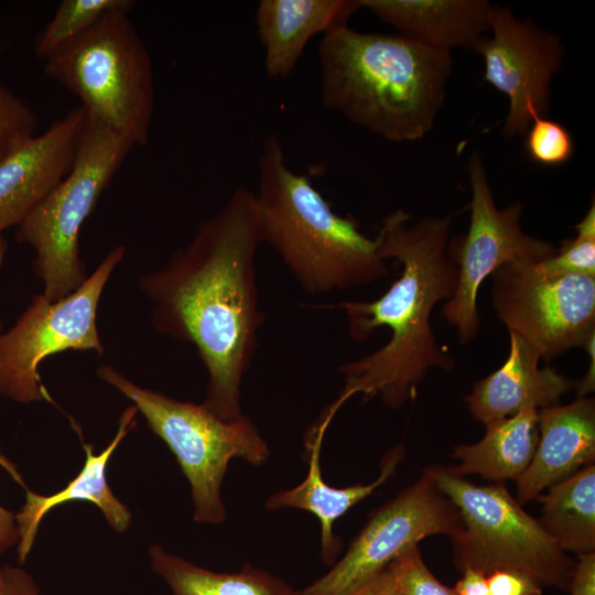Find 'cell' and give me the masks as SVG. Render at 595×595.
<instances>
[{"label": "cell", "mask_w": 595, "mask_h": 595, "mask_svg": "<svg viewBox=\"0 0 595 595\" xmlns=\"http://www.w3.org/2000/svg\"><path fill=\"white\" fill-rule=\"evenodd\" d=\"M349 595H402L393 569L389 564L382 572Z\"/></svg>", "instance_id": "32"}, {"label": "cell", "mask_w": 595, "mask_h": 595, "mask_svg": "<svg viewBox=\"0 0 595 595\" xmlns=\"http://www.w3.org/2000/svg\"><path fill=\"white\" fill-rule=\"evenodd\" d=\"M0 595H41V592L31 574L7 565L0 569Z\"/></svg>", "instance_id": "30"}, {"label": "cell", "mask_w": 595, "mask_h": 595, "mask_svg": "<svg viewBox=\"0 0 595 595\" xmlns=\"http://www.w3.org/2000/svg\"><path fill=\"white\" fill-rule=\"evenodd\" d=\"M390 564L402 595H456L429 570L418 545L404 550Z\"/></svg>", "instance_id": "28"}, {"label": "cell", "mask_w": 595, "mask_h": 595, "mask_svg": "<svg viewBox=\"0 0 595 595\" xmlns=\"http://www.w3.org/2000/svg\"><path fill=\"white\" fill-rule=\"evenodd\" d=\"M97 376L133 403L151 431L174 454L191 486L194 520L223 523L227 510L220 488L229 462L240 458L259 467L270 456L255 423L245 414L236 421H224L203 403L180 401L142 388L111 365L99 366Z\"/></svg>", "instance_id": "7"}, {"label": "cell", "mask_w": 595, "mask_h": 595, "mask_svg": "<svg viewBox=\"0 0 595 595\" xmlns=\"http://www.w3.org/2000/svg\"><path fill=\"white\" fill-rule=\"evenodd\" d=\"M7 250H8V244H7V240L3 238L2 235H0V267L2 266L3 263V260H4V256L7 253ZM2 332V325H1V321H0V333Z\"/></svg>", "instance_id": "35"}, {"label": "cell", "mask_w": 595, "mask_h": 595, "mask_svg": "<svg viewBox=\"0 0 595 595\" xmlns=\"http://www.w3.org/2000/svg\"><path fill=\"white\" fill-rule=\"evenodd\" d=\"M323 104L392 142L423 139L445 100L452 53L339 25L318 47Z\"/></svg>", "instance_id": "3"}, {"label": "cell", "mask_w": 595, "mask_h": 595, "mask_svg": "<svg viewBox=\"0 0 595 595\" xmlns=\"http://www.w3.org/2000/svg\"><path fill=\"white\" fill-rule=\"evenodd\" d=\"M424 472L459 513L461 528L451 538L457 570H513L569 592L575 564L504 483L478 486L442 465Z\"/></svg>", "instance_id": "6"}, {"label": "cell", "mask_w": 595, "mask_h": 595, "mask_svg": "<svg viewBox=\"0 0 595 595\" xmlns=\"http://www.w3.org/2000/svg\"><path fill=\"white\" fill-rule=\"evenodd\" d=\"M262 242L255 193L237 188L164 268L139 279L155 331L196 348L207 372L203 404L224 421L244 415L241 383L263 324L256 275Z\"/></svg>", "instance_id": "1"}, {"label": "cell", "mask_w": 595, "mask_h": 595, "mask_svg": "<svg viewBox=\"0 0 595 595\" xmlns=\"http://www.w3.org/2000/svg\"><path fill=\"white\" fill-rule=\"evenodd\" d=\"M489 31L473 51L483 57L484 80L508 97L502 136H524L533 113H549L551 83L564 61L562 40L499 4H493Z\"/></svg>", "instance_id": "13"}, {"label": "cell", "mask_w": 595, "mask_h": 595, "mask_svg": "<svg viewBox=\"0 0 595 595\" xmlns=\"http://www.w3.org/2000/svg\"><path fill=\"white\" fill-rule=\"evenodd\" d=\"M459 528L457 509L424 472L376 509L343 558L326 574L301 589V595H349L408 548L434 534L453 538Z\"/></svg>", "instance_id": "12"}, {"label": "cell", "mask_w": 595, "mask_h": 595, "mask_svg": "<svg viewBox=\"0 0 595 595\" xmlns=\"http://www.w3.org/2000/svg\"><path fill=\"white\" fill-rule=\"evenodd\" d=\"M489 595H542V586L531 576L513 570H496L486 575Z\"/></svg>", "instance_id": "29"}, {"label": "cell", "mask_w": 595, "mask_h": 595, "mask_svg": "<svg viewBox=\"0 0 595 595\" xmlns=\"http://www.w3.org/2000/svg\"><path fill=\"white\" fill-rule=\"evenodd\" d=\"M410 220V214L397 209L382 219L375 237L380 257L401 266L399 278L381 296L321 306L344 310L355 342L367 340L380 327L390 331L382 347L339 367L344 388L331 404L337 411L356 394L364 401L379 396L387 407L398 409L415 399L430 369H454L431 323L435 305L448 301L457 285V267L448 253L452 217Z\"/></svg>", "instance_id": "2"}, {"label": "cell", "mask_w": 595, "mask_h": 595, "mask_svg": "<svg viewBox=\"0 0 595 595\" xmlns=\"http://www.w3.org/2000/svg\"><path fill=\"white\" fill-rule=\"evenodd\" d=\"M151 567L170 587L172 595H301L279 576L244 564L234 573L214 572L170 554L159 545L149 549Z\"/></svg>", "instance_id": "22"}, {"label": "cell", "mask_w": 595, "mask_h": 595, "mask_svg": "<svg viewBox=\"0 0 595 595\" xmlns=\"http://www.w3.org/2000/svg\"><path fill=\"white\" fill-rule=\"evenodd\" d=\"M524 145L530 159L544 166L562 165L574 153L573 138L567 129L537 113L531 116Z\"/></svg>", "instance_id": "26"}, {"label": "cell", "mask_w": 595, "mask_h": 595, "mask_svg": "<svg viewBox=\"0 0 595 595\" xmlns=\"http://www.w3.org/2000/svg\"><path fill=\"white\" fill-rule=\"evenodd\" d=\"M467 169L470 220L467 232L448 242V253L457 267V285L442 310V316L455 328L463 345L472 343L479 334L477 298L485 279L507 263L539 262L556 249L551 242L522 230L523 204L520 201L504 208L496 205L478 152L469 155Z\"/></svg>", "instance_id": "10"}, {"label": "cell", "mask_w": 595, "mask_h": 595, "mask_svg": "<svg viewBox=\"0 0 595 595\" xmlns=\"http://www.w3.org/2000/svg\"><path fill=\"white\" fill-rule=\"evenodd\" d=\"M137 412L133 404L125 410L115 437L100 454L96 455L91 445L83 444L86 453L85 464L79 474L64 489L51 496H42L26 490V501L15 516L20 540L19 562H24L29 555L43 517L54 507L64 502L73 500L93 502L102 511L113 530L122 532L128 529L131 513L109 487L106 467L121 440L134 426Z\"/></svg>", "instance_id": "20"}, {"label": "cell", "mask_w": 595, "mask_h": 595, "mask_svg": "<svg viewBox=\"0 0 595 595\" xmlns=\"http://www.w3.org/2000/svg\"><path fill=\"white\" fill-rule=\"evenodd\" d=\"M328 425L327 422L318 420L306 434L309 472L304 480L293 488L270 495L264 506L272 511L295 508L313 513L321 523V559L325 564L333 565L342 550V540L334 533V523L394 474L404 458L405 448L398 444L385 454L380 473L374 482L336 488L323 479L320 464L323 439Z\"/></svg>", "instance_id": "17"}, {"label": "cell", "mask_w": 595, "mask_h": 595, "mask_svg": "<svg viewBox=\"0 0 595 595\" xmlns=\"http://www.w3.org/2000/svg\"><path fill=\"white\" fill-rule=\"evenodd\" d=\"M403 36L451 52L473 50L489 31L493 4L487 0H359Z\"/></svg>", "instance_id": "19"}, {"label": "cell", "mask_w": 595, "mask_h": 595, "mask_svg": "<svg viewBox=\"0 0 595 595\" xmlns=\"http://www.w3.org/2000/svg\"><path fill=\"white\" fill-rule=\"evenodd\" d=\"M589 358V365L586 374L577 380V398L588 397L595 389V336L592 337L583 348Z\"/></svg>", "instance_id": "34"}, {"label": "cell", "mask_w": 595, "mask_h": 595, "mask_svg": "<svg viewBox=\"0 0 595 595\" xmlns=\"http://www.w3.org/2000/svg\"><path fill=\"white\" fill-rule=\"evenodd\" d=\"M134 6L132 0H63L36 40L37 56L46 57L56 47L88 29L106 12H129Z\"/></svg>", "instance_id": "24"}, {"label": "cell", "mask_w": 595, "mask_h": 595, "mask_svg": "<svg viewBox=\"0 0 595 595\" xmlns=\"http://www.w3.org/2000/svg\"><path fill=\"white\" fill-rule=\"evenodd\" d=\"M569 592L570 595H595V552L578 555Z\"/></svg>", "instance_id": "31"}, {"label": "cell", "mask_w": 595, "mask_h": 595, "mask_svg": "<svg viewBox=\"0 0 595 595\" xmlns=\"http://www.w3.org/2000/svg\"><path fill=\"white\" fill-rule=\"evenodd\" d=\"M509 334L505 363L476 381L464 397L473 419L486 424L512 416L523 409L537 410L560 403L563 394L576 388L573 380L551 366L540 367V353L526 339Z\"/></svg>", "instance_id": "15"}, {"label": "cell", "mask_w": 595, "mask_h": 595, "mask_svg": "<svg viewBox=\"0 0 595 595\" xmlns=\"http://www.w3.org/2000/svg\"><path fill=\"white\" fill-rule=\"evenodd\" d=\"M15 516L0 506V552L13 547L19 540Z\"/></svg>", "instance_id": "33"}, {"label": "cell", "mask_w": 595, "mask_h": 595, "mask_svg": "<svg viewBox=\"0 0 595 595\" xmlns=\"http://www.w3.org/2000/svg\"><path fill=\"white\" fill-rule=\"evenodd\" d=\"M490 278L496 316L545 361L595 336V278L549 275L529 261L507 263Z\"/></svg>", "instance_id": "11"}, {"label": "cell", "mask_w": 595, "mask_h": 595, "mask_svg": "<svg viewBox=\"0 0 595 595\" xmlns=\"http://www.w3.org/2000/svg\"><path fill=\"white\" fill-rule=\"evenodd\" d=\"M574 238L565 239L555 252L537 262L549 275L581 274L595 278V202L574 226Z\"/></svg>", "instance_id": "25"}, {"label": "cell", "mask_w": 595, "mask_h": 595, "mask_svg": "<svg viewBox=\"0 0 595 595\" xmlns=\"http://www.w3.org/2000/svg\"><path fill=\"white\" fill-rule=\"evenodd\" d=\"M127 11L111 10L43 60L45 74L127 139L148 143L154 109L150 54Z\"/></svg>", "instance_id": "5"}, {"label": "cell", "mask_w": 595, "mask_h": 595, "mask_svg": "<svg viewBox=\"0 0 595 595\" xmlns=\"http://www.w3.org/2000/svg\"><path fill=\"white\" fill-rule=\"evenodd\" d=\"M484 425L482 440L454 448L453 456L459 464L448 468L463 477L476 474L494 483L516 480L529 466L537 448L538 410L523 409Z\"/></svg>", "instance_id": "21"}, {"label": "cell", "mask_w": 595, "mask_h": 595, "mask_svg": "<svg viewBox=\"0 0 595 595\" xmlns=\"http://www.w3.org/2000/svg\"><path fill=\"white\" fill-rule=\"evenodd\" d=\"M360 9L359 0H262L256 26L264 47V68L270 78H286L306 43L318 33L347 24Z\"/></svg>", "instance_id": "18"}, {"label": "cell", "mask_w": 595, "mask_h": 595, "mask_svg": "<svg viewBox=\"0 0 595 595\" xmlns=\"http://www.w3.org/2000/svg\"><path fill=\"white\" fill-rule=\"evenodd\" d=\"M126 253L123 246L110 250L96 270L73 293L55 302L35 294L14 325L0 333V393L14 401L53 402L39 374L40 364L62 351L101 355L96 317L101 293Z\"/></svg>", "instance_id": "9"}, {"label": "cell", "mask_w": 595, "mask_h": 595, "mask_svg": "<svg viewBox=\"0 0 595 595\" xmlns=\"http://www.w3.org/2000/svg\"><path fill=\"white\" fill-rule=\"evenodd\" d=\"M541 527L564 552H595V465L549 487L538 497Z\"/></svg>", "instance_id": "23"}, {"label": "cell", "mask_w": 595, "mask_h": 595, "mask_svg": "<svg viewBox=\"0 0 595 595\" xmlns=\"http://www.w3.org/2000/svg\"><path fill=\"white\" fill-rule=\"evenodd\" d=\"M539 440L527 469L515 480L524 505L595 461V401L577 398L538 410Z\"/></svg>", "instance_id": "16"}, {"label": "cell", "mask_w": 595, "mask_h": 595, "mask_svg": "<svg viewBox=\"0 0 595 595\" xmlns=\"http://www.w3.org/2000/svg\"><path fill=\"white\" fill-rule=\"evenodd\" d=\"M132 148L88 115L69 173L17 227V240L35 251L33 270L48 301L64 299L88 278L79 256L80 228Z\"/></svg>", "instance_id": "8"}, {"label": "cell", "mask_w": 595, "mask_h": 595, "mask_svg": "<svg viewBox=\"0 0 595 595\" xmlns=\"http://www.w3.org/2000/svg\"><path fill=\"white\" fill-rule=\"evenodd\" d=\"M36 122L34 110L0 83V162L35 137Z\"/></svg>", "instance_id": "27"}, {"label": "cell", "mask_w": 595, "mask_h": 595, "mask_svg": "<svg viewBox=\"0 0 595 595\" xmlns=\"http://www.w3.org/2000/svg\"><path fill=\"white\" fill-rule=\"evenodd\" d=\"M88 113L79 106L0 162V235L19 226L69 173Z\"/></svg>", "instance_id": "14"}, {"label": "cell", "mask_w": 595, "mask_h": 595, "mask_svg": "<svg viewBox=\"0 0 595 595\" xmlns=\"http://www.w3.org/2000/svg\"><path fill=\"white\" fill-rule=\"evenodd\" d=\"M255 196L263 242L306 292L340 291L389 275L376 239L354 218L336 214L306 176L291 170L273 133L262 142Z\"/></svg>", "instance_id": "4"}]
</instances>
